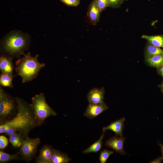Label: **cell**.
<instances>
[{"instance_id": "1", "label": "cell", "mask_w": 163, "mask_h": 163, "mask_svg": "<svg viewBox=\"0 0 163 163\" xmlns=\"http://www.w3.org/2000/svg\"><path fill=\"white\" fill-rule=\"evenodd\" d=\"M18 112L12 119L1 123L0 133L9 136L15 132L20 133L25 138L34 128L42 124L36 119L31 104L18 97L15 98Z\"/></svg>"}, {"instance_id": "2", "label": "cell", "mask_w": 163, "mask_h": 163, "mask_svg": "<svg viewBox=\"0 0 163 163\" xmlns=\"http://www.w3.org/2000/svg\"><path fill=\"white\" fill-rule=\"evenodd\" d=\"M29 44L27 35L21 31H14L9 33L4 39L2 43V48L5 55L13 58L24 55Z\"/></svg>"}, {"instance_id": "3", "label": "cell", "mask_w": 163, "mask_h": 163, "mask_svg": "<svg viewBox=\"0 0 163 163\" xmlns=\"http://www.w3.org/2000/svg\"><path fill=\"white\" fill-rule=\"evenodd\" d=\"M24 57L15 62V71L17 75L21 76L23 83L31 81L35 78L39 71L45 66L38 61L39 55L32 56L30 52L24 55Z\"/></svg>"}, {"instance_id": "4", "label": "cell", "mask_w": 163, "mask_h": 163, "mask_svg": "<svg viewBox=\"0 0 163 163\" xmlns=\"http://www.w3.org/2000/svg\"><path fill=\"white\" fill-rule=\"evenodd\" d=\"M31 104L34 113L37 120L42 124L45 120L57 114L47 104L43 93L36 94L32 98Z\"/></svg>"}, {"instance_id": "5", "label": "cell", "mask_w": 163, "mask_h": 163, "mask_svg": "<svg viewBox=\"0 0 163 163\" xmlns=\"http://www.w3.org/2000/svg\"><path fill=\"white\" fill-rule=\"evenodd\" d=\"M16 110H18V105L15 98L5 92L0 86V123L6 121V119L13 115Z\"/></svg>"}, {"instance_id": "6", "label": "cell", "mask_w": 163, "mask_h": 163, "mask_svg": "<svg viewBox=\"0 0 163 163\" xmlns=\"http://www.w3.org/2000/svg\"><path fill=\"white\" fill-rule=\"evenodd\" d=\"M40 143V139L38 138L32 139L28 136L25 138L19 152L22 158L27 161H30L34 156Z\"/></svg>"}, {"instance_id": "7", "label": "cell", "mask_w": 163, "mask_h": 163, "mask_svg": "<svg viewBox=\"0 0 163 163\" xmlns=\"http://www.w3.org/2000/svg\"><path fill=\"white\" fill-rule=\"evenodd\" d=\"M108 109V107L104 102L98 104L89 103L84 115L90 119H93Z\"/></svg>"}, {"instance_id": "8", "label": "cell", "mask_w": 163, "mask_h": 163, "mask_svg": "<svg viewBox=\"0 0 163 163\" xmlns=\"http://www.w3.org/2000/svg\"><path fill=\"white\" fill-rule=\"evenodd\" d=\"M126 139V138L122 136L116 135L107 139L105 142V145L121 155H125L126 152L124 148L123 144Z\"/></svg>"}, {"instance_id": "9", "label": "cell", "mask_w": 163, "mask_h": 163, "mask_svg": "<svg viewBox=\"0 0 163 163\" xmlns=\"http://www.w3.org/2000/svg\"><path fill=\"white\" fill-rule=\"evenodd\" d=\"M101 12L96 0H93L89 5L87 11V16L92 25H95L99 21Z\"/></svg>"}, {"instance_id": "10", "label": "cell", "mask_w": 163, "mask_h": 163, "mask_svg": "<svg viewBox=\"0 0 163 163\" xmlns=\"http://www.w3.org/2000/svg\"><path fill=\"white\" fill-rule=\"evenodd\" d=\"M13 58L5 54L1 55L0 58V70L2 72L5 73L12 78L14 66Z\"/></svg>"}, {"instance_id": "11", "label": "cell", "mask_w": 163, "mask_h": 163, "mask_svg": "<svg viewBox=\"0 0 163 163\" xmlns=\"http://www.w3.org/2000/svg\"><path fill=\"white\" fill-rule=\"evenodd\" d=\"M105 91L103 87L94 88L91 90L87 95L89 103L98 104L104 102Z\"/></svg>"}, {"instance_id": "12", "label": "cell", "mask_w": 163, "mask_h": 163, "mask_svg": "<svg viewBox=\"0 0 163 163\" xmlns=\"http://www.w3.org/2000/svg\"><path fill=\"white\" fill-rule=\"evenodd\" d=\"M126 118L123 117L111 123L110 124L103 128V131L110 130L114 132L116 135L123 136V132L124 129V122Z\"/></svg>"}, {"instance_id": "13", "label": "cell", "mask_w": 163, "mask_h": 163, "mask_svg": "<svg viewBox=\"0 0 163 163\" xmlns=\"http://www.w3.org/2000/svg\"><path fill=\"white\" fill-rule=\"evenodd\" d=\"M53 148L51 145H46L40 149L39 156L36 158L37 163H51Z\"/></svg>"}, {"instance_id": "14", "label": "cell", "mask_w": 163, "mask_h": 163, "mask_svg": "<svg viewBox=\"0 0 163 163\" xmlns=\"http://www.w3.org/2000/svg\"><path fill=\"white\" fill-rule=\"evenodd\" d=\"M71 160V159L66 154L53 149L51 163H67Z\"/></svg>"}, {"instance_id": "15", "label": "cell", "mask_w": 163, "mask_h": 163, "mask_svg": "<svg viewBox=\"0 0 163 163\" xmlns=\"http://www.w3.org/2000/svg\"><path fill=\"white\" fill-rule=\"evenodd\" d=\"M158 55H163V49L148 43L145 46L144 56L145 58L150 57Z\"/></svg>"}, {"instance_id": "16", "label": "cell", "mask_w": 163, "mask_h": 163, "mask_svg": "<svg viewBox=\"0 0 163 163\" xmlns=\"http://www.w3.org/2000/svg\"><path fill=\"white\" fill-rule=\"evenodd\" d=\"M141 38L146 40L150 44L160 48H163V35L150 36L143 35Z\"/></svg>"}, {"instance_id": "17", "label": "cell", "mask_w": 163, "mask_h": 163, "mask_svg": "<svg viewBox=\"0 0 163 163\" xmlns=\"http://www.w3.org/2000/svg\"><path fill=\"white\" fill-rule=\"evenodd\" d=\"M105 132L103 131V133L99 139L86 149L83 150L82 152L84 154H88L90 153H96L99 152L102 148V141Z\"/></svg>"}, {"instance_id": "18", "label": "cell", "mask_w": 163, "mask_h": 163, "mask_svg": "<svg viewBox=\"0 0 163 163\" xmlns=\"http://www.w3.org/2000/svg\"><path fill=\"white\" fill-rule=\"evenodd\" d=\"M145 61L149 66L157 69L163 65V55L145 58Z\"/></svg>"}, {"instance_id": "19", "label": "cell", "mask_w": 163, "mask_h": 163, "mask_svg": "<svg viewBox=\"0 0 163 163\" xmlns=\"http://www.w3.org/2000/svg\"><path fill=\"white\" fill-rule=\"evenodd\" d=\"M25 138L20 133L15 132L9 136V141L13 146L18 148L21 146Z\"/></svg>"}, {"instance_id": "20", "label": "cell", "mask_w": 163, "mask_h": 163, "mask_svg": "<svg viewBox=\"0 0 163 163\" xmlns=\"http://www.w3.org/2000/svg\"><path fill=\"white\" fill-rule=\"evenodd\" d=\"M21 159L17 154H11L0 151V162L5 163L10 161Z\"/></svg>"}, {"instance_id": "21", "label": "cell", "mask_w": 163, "mask_h": 163, "mask_svg": "<svg viewBox=\"0 0 163 163\" xmlns=\"http://www.w3.org/2000/svg\"><path fill=\"white\" fill-rule=\"evenodd\" d=\"M12 78L8 75L2 72L0 76V84L2 86L12 88L13 85L12 83Z\"/></svg>"}, {"instance_id": "22", "label": "cell", "mask_w": 163, "mask_h": 163, "mask_svg": "<svg viewBox=\"0 0 163 163\" xmlns=\"http://www.w3.org/2000/svg\"><path fill=\"white\" fill-rule=\"evenodd\" d=\"M113 153L112 151L104 149L101 152L99 156V161L101 163H105L109 157Z\"/></svg>"}, {"instance_id": "23", "label": "cell", "mask_w": 163, "mask_h": 163, "mask_svg": "<svg viewBox=\"0 0 163 163\" xmlns=\"http://www.w3.org/2000/svg\"><path fill=\"white\" fill-rule=\"evenodd\" d=\"M108 7L113 8H120L124 1V0H108Z\"/></svg>"}, {"instance_id": "24", "label": "cell", "mask_w": 163, "mask_h": 163, "mask_svg": "<svg viewBox=\"0 0 163 163\" xmlns=\"http://www.w3.org/2000/svg\"><path fill=\"white\" fill-rule=\"evenodd\" d=\"M66 5L69 7H76L80 4L79 0H59Z\"/></svg>"}, {"instance_id": "25", "label": "cell", "mask_w": 163, "mask_h": 163, "mask_svg": "<svg viewBox=\"0 0 163 163\" xmlns=\"http://www.w3.org/2000/svg\"><path fill=\"white\" fill-rule=\"evenodd\" d=\"M99 9L102 11L108 7V0H95Z\"/></svg>"}, {"instance_id": "26", "label": "cell", "mask_w": 163, "mask_h": 163, "mask_svg": "<svg viewBox=\"0 0 163 163\" xmlns=\"http://www.w3.org/2000/svg\"><path fill=\"white\" fill-rule=\"evenodd\" d=\"M8 143V139L5 136H0V148L3 149L5 148L7 145Z\"/></svg>"}, {"instance_id": "27", "label": "cell", "mask_w": 163, "mask_h": 163, "mask_svg": "<svg viewBox=\"0 0 163 163\" xmlns=\"http://www.w3.org/2000/svg\"><path fill=\"white\" fill-rule=\"evenodd\" d=\"M163 158L162 157H159L157 158L152 161H151L150 163H161Z\"/></svg>"}, {"instance_id": "28", "label": "cell", "mask_w": 163, "mask_h": 163, "mask_svg": "<svg viewBox=\"0 0 163 163\" xmlns=\"http://www.w3.org/2000/svg\"><path fill=\"white\" fill-rule=\"evenodd\" d=\"M158 74L163 78V65L157 68Z\"/></svg>"}, {"instance_id": "29", "label": "cell", "mask_w": 163, "mask_h": 163, "mask_svg": "<svg viewBox=\"0 0 163 163\" xmlns=\"http://www.w3.org/2000/svg\"><path fill=\"white\" fill-rule=\"evenodd\" d=\"M158 144L160 147L161 150V151L162 154V157L163 158V145L160 143H158Z\"/></svg>"}, {"instance_id": "30", "label": "cell", "mask_w": 163, "mask_h": 163, "mask_svg": "<svg viewBox=\"0 0 163 163\" xmlns=\"http://www.w3.org/2000/svg\"><path fill=\"white\" fill-rule=\"evenodd\" d=\"M161 91L163 93V81L161 84L159 85Z\"/></svg>"}, {"instance_id": "31", "label": "cell", "mask_w": 163, "mask_h": 163, "mask_svg": "<svg viewBox=\"0 0 163 163\" xmlns=\"http://www.w3.org/2000/svg\"><path fill=\"white\" fill-rule=\"evenodd\" d=\"M124 0V1H128V0Z\"/></svg>"}, {"instance_id": "32", "label": "cell", "mask_w": 163, "mask_h": 163, "mask_svg": "<svg viewBox=\"0 0 163 163\" xmlns=\"http://www.w3.org/2000/svg\"></svg>"}]
</instances>
